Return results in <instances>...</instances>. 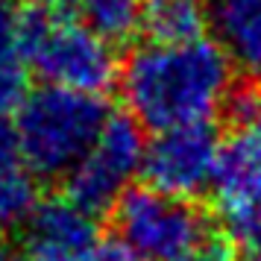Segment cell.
Returning a JSON list of instances; mask_svg holds the SVG:
<instances>
[{
    "mask_svg": "<svg viewBox=\"0 0 261 261\" xmlns=\"http://www.w3.org/2000/svg\"><path fill=\"white\" fill-rule=\"evenodd\" d=\"M115 229L123 247L144 261H179L208 238V223L191 200L150 188H129L115 202Z\"/></svg>",
    "mask_w": 261,
    "mask_h": 261,
    "instance_id": "4",
    "label": "cell"
},
{
    "mask_svg": "<svg viewBox=\"0 0 261 261\" xmlns=\"http://www.w3.org/2000/svg\"><path fill=\"white\" fill-rule=\"evenodd\" d=\"M91 261H144V258L135 255L129 247H123L120 241H115V244H100Z\"/></svg>",
    "mask_w": 261,
    "mask_h": 261,
    "instance_id": "15",
    "label": "cell"
},
{
    "mask_svg": "<svg viewBox=\"0 0 261 261\" xmlns=\"http://www.w3.org/2000/svg\"><path fill=\"white\" fill-rule=\"evenodd\" d=\"M0 261H24L21 255H0Z\"/></svg>",
    "mask_w": 261,
    "mask_h": 261,
    "instance_id": "17",
    "label": "cell"
},
{
    "mask_svg": "<svg viewBox=\"0 0 261 261\" xmlns=\"http://www.w3.org/2000/svg\"><path fill=\"white\" fill-rule=\"evenodd\" d=\"M129 115L153 132L208 123L232 91V59L208 38L188 44H141L120 68Z\"/></svg>",
    "mask_w": 261,
    "mask_h": 261,
    "instance_id": "1",
    "label": "cell"
},
{
    "mask_svg": "<svg viewBox=\"0 0 261 261\" xmlns=\"http://www.w3.org/2000/svg\"><path fill=\"white\" fill-rule=\"evenodd\" d=\"M18 38L30 71L47 85L100 97L118 83L120 65L109 41L83 21L53 6H27L18 12Z\"/></svg>",
    "mask_w": 261,
    "mask_h": 261,
    "instance_id": "3",
    "label": "cell"
},
{
    "mask_svg": "<svg viewBox=\"0 0 261 261\" xmlns=\"http://www.w3.org/2000/svg\"><path fill=\"white\" fill-rule=\"evenodd\" d=\"M18 12L12 0H0V118L18 112L27 91V62L18 38Z\"/></svg>",
    "mask_w": 261,
    "mask_h": 261,
    "instance_id": "11",
    "label": "cell"
},
{
    "mask_svg": "<svg viewBox=\"0 0 261 261\" xmlns=\"http://www.w3.org/2000/svg\"><path fill=\"white\" fill-rule=\"evenodd\" d=\"M220 155V138L208 123L155 132L144 150L141 173L162 194L191 200L212 188Z\"/></svg>",
    "mask_w": 261,
    "mask_h": 261,
    "instance_id": "7",
    "label": "cell"
},
{
    "mask_svg": "<svg viewBox=\"0 0 261 261\" xmlns=\"http://www.w3.org/2000/svg\"><path fill=\"white\" fill-rule=\"evenodd\" d=\"M38 202L36 176L24 165L0 170V232L24 226Z\"/></svg>",
    "mask_w": 261,
    "mask_h": 261,
    "instance_id": "13",
    "label": "cell"
},
{
    "mask_svg": "<svg viewBox=\"0 0 261 261\" xmlns=\"http://www.w3.org/2000/svg\"><path fill=\"white\" fill-rule=\"evenodd\" d=\"M100 247L94 214L68 197H47L21 226L24 261H91Z\"/></svg>",
    "mask_w": 261,
    "mask_h": 261,
    "instance_id": "8",
    "label": "cell"
},
{
    "mask_svg": "<svg viewBox=\"0 0 261 261\" xmlns=\"http://www.w3.org/2000/svg\"><path fill=\"white\" fill-rule=\"evenodd\" d=\"M109 118L106 103L94 94L59 85L33 88L12 123L21 162L33 176H68L94 147Z\"/></svg>",
    "mask_w": 261,
    "mask_h": 261,
    "instance_id": "2",
    "label": "cell"
},
{
    "mask_svg": "<svg viewBox=\"0 0 261 261\" xmlns=\"http://www.w3.org/2000/svg\"><path fill=\"white\" fill-rule=\"evenodd\" d=\"M208 27L229 59L261 73V0H202Z\"/></svg>",
    "mask_w": 261,
    "mask_h": 261,
    "instance_id": "9",
    "label": "cell"
},
{
    "mask_svg": "<svg viewBox=\"0 0 261 261\" xmlns=\"http://www.w3.org/2000/svg\"><path fill=\"white\" fill-rule=\"evenodd\" d=\"M208 27L202 0H147L144 33L153 44H188L200 41Z\"/></svg>",
    "mask_w": 261,
    "mask_h": 261,
    "instance_id": "10",
    "label": "cell"
},
{
    "mask_svg": "<svg viewBox=\"0 0 261 261\" xmlns=\"http://www.w3.org/2000/svg\"><path fill=\"white\" fill-rule=\"evenodd\" d=\"M36 6H56V3H62V0H33Z\"/></svg>",
    "mask_w": 261,
    "mask_h": 261,
    "instance_id": "16",
    "label": "cell"
},
{
    "mask_svg": "<svg viewBox=\"0 0 261 261\" xmlns=\"http://www.w3.org/2000/svg\"><path fill=\"white\" fill-rule=\"evenodd\" d=\"M212 188L229 238L249 252L261 249V118L232 123Z\"/></svg>",
    "mask_w": 261,
    "mask_h": 261,
    "instance_id": "5",
    "label": "cell"
},
{
    "mask_svg": "<svg viewBox=\"0 0 261 261\" xmlns=\"http://www.w3.org/2000/svg\"><path fill=\"white\" fill-rule=\"evenodd\" d=\"M179 261H235V252L229 247V241H223L217 235H208Z\"/></svg>",
    "mask_w": 261,
    "mask_h": 261,
    "instance_id": "14",
    "label": "cell"
},
{
    "mask_svg": "<svg viewBox=\"0 0 261 261\" xmlns=\"http://www.w3.org/2000/svg\"><path fill=\"white\" fill-rule=\"evenodd\" d=\"M73 3L80 21L109 44L126 41L144 27L147 0H73Z\"/></svg>",
    "mask_w": 261,
    "mask_h": 261,
    "instance_id": "12",
    "label": "cell"
},
{
    "mask_svg": "<svg viewBox=\"0 0 261 261\" xmlns=\"http://www.w3.org/2000/svg\"><path fill=\"white\" fill-rule=\"evenodd\" d=\"M144 141L141 123L132 115H112L100 132L94 147L85 159L65 176L68 200L91 214L115 208V202L126 194V185L144 165Z\"/></svg>",
    "mask_w": 261,
    "mask_h": 261,
    "instance_id": "6",
    "label": "cell"
}]
</instances>
